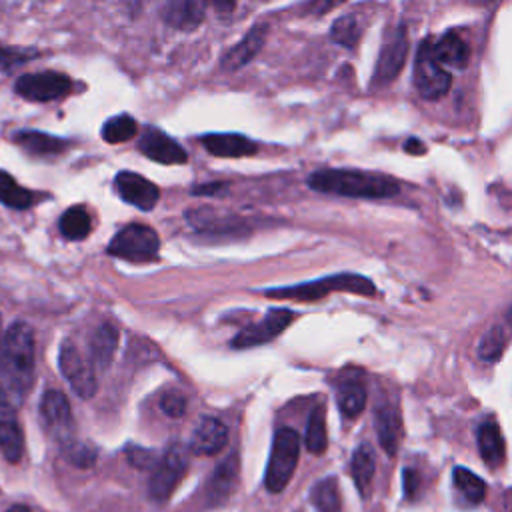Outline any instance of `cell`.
<instances>
[{
  "label": "cell",
  "instance_id": "d6a6232c",
  "mask_svg": "<svg viewBox=\"0 0 512 512\" xmlns=\"http://www.w3.org/2000/svg\"><path fill=\"white\" fill-rule=\"evenodd\" d=\"M138 130V124L132 116L128 114H118L110 120L104 122L102 126V138L108 142V144H120V142H126L130 140Z\"/></svg>",
  "mask_w": 512,
  "mask_h": 512
},
{
  "label": "cell",
  "instance_id": "d4e9b609",
  "mask_svg": "<svg viewBox=\"0 0 512 512\" xmlns=\"http://www.w3.org/2000/svg\"><path fill=\"white\" fill-rule=\"evenodd\" d=\"M374 470H376V458H374L372 448L368 444H360L356 448V452L352 454L350 472H352L354 484H356V488H358V492L362 496H366V492H368V488L372 484Z\"/></svg>",
  "mask_w": 512,
  "mask_h": 512
},
{
  "label": "cell",
  "instance_id": "d590c367",
  "mask_svg": "<svg viewBox=\"0 0 512 512\" xmlns=\"http://www.w3.org/2000/svg\"><path fill=\"white\" fill-rule=\"evenodd\" d=\"M64 454H66V458H68L74 466H80V468L92 466V462L96 460L94 448H90L88 444L76 442V440H68V442L64 444Z\"/></svg>",
  "mask_w": 512,
  "mask_h": 512
},
{
  "label": "cell",
  "instance_id": "f546056e",
  "mask_svg": "<svg viewBox=\"0 0 512 512\" xmlns=\"http://www.w3.org/2000/svg\"><path fill=\"white\" fill-rule=\"evenodd\" d=\"M310 502L314 504L316 512H338L340 510V492H338V480L334 476H328L314 484L310 490Z\"/></svg>",
  "mask_w": 512,
  "mask_h": 512
},
{
  "label": "cell",
  "instance_id": "277c9868",
  "mask_svg": "<svg viewBox=\"0 0 512 512\" xmlns=\"http://www.w3.org/2000/svg\"><path fill=\"white\" fill-rule=\"evenodd\" d=\"M300 456V436L292 428H280L274 434L264 484L270 492H282L296 470Z\"/></svg>",
  "mask_w": 512,
  "mask_h": 512
},
{
  "label": "cell",
  "instance_id": "8d00e7d4",
  "mask_svg": "<svg viewBox=\"0 0 512 512\" xmlns=\"http://www.w3.org/2000/svg\"><path fill=\"white\" fill-rule=\"evenodd\" d=\"M38 52L36 50H20V48H6L0 44V68L4 72L14 70L16 66L24 64L30 58H36Z\"/></svg>",
  "mask_w": 512,
  "mask_h": 512
},
{
  "label": "cell",
  "instance_id": "d6986e66",
  "mask_svg": "<svg viewBox=\"0 0 512 512\" xmlns=\"http://www.w3.org/2000/svg\"><path fill=\"white\" fill-rule=\"evenodd\" d=\"M118 346V330L114 324H100L90 338V366L106 370L114 358Z\"/></svg>",
  "mask_w": 512,
  "mask_h": 512
},
{
  "label": "cell",
  "instance_id": "9a60e30c",
  "mask_svg": "<svg viewBox=\"0 0 512 512\" xmlns=\"http://www.w3.org/2000/svg\"><path fill=\"white\" fill-rule=\"evenodd\" d=\"M0 450L12 464H16L24 454V434L16 418V408L4 398H0Z\"/></svg>",
  "mask_w": 512,
  "mask_h": 512
},
{
  "label": "cell",
  "instance_id": "9c48e42d",
  "mask_svg": "<svg viewBox=\"0 0 512 512\" xmlns=\"http://www.w3.org/2000/svg\"><path fill=\"white\" fill-rule=\"evenodd\" d=\"M16 94H20L26 100L32 102H50L64 98L72 90V80L70 76L54 70L46 72H30L24 74L16 80L14 84Z\"/></svg>",
  "mask_w": 512,
  "mask_h": 512
},
{
  "label": "cell",
  "instance_id": "2e32d148",
  "mask_svg": "<svg viewBox=\"0 0 512 512\" xmlns=\"http://www.w3.org/2000/svg\"><path fill=\"white\" fill-rule=\"evenodd\" d=\"M228 440V430L226 426L212 416H206L198 422V426L192 432L190 438V450L200 456H210L218 454Z\"/></svg>",
  "mask_w": 512,
  "mask_h": 512
},
{
  "label": "cell",
  "instance_id": "74e56055",
  "mask_svg": "<svg viewBox=\"0 0 512 512\" xmlns=\"http://www.w3.org/2000/svg\"><path fill=\"white\" fill-rule=\"evenodd\" d=\"M160 408L164 414L172 416V418H178L184 414L186 410V400L182 394L178 392H166L162 398H160Z\"/></svg>",
  "mask_w": 512,
  "mask_h": 512
},
{
  "label": "cell",
  "instance_id": "83f0119b",
  "mask_svg": "<svg viewBox=\"0 0 512 512\" xmlns=\"http://www.w3.org/2000/svg\"><path fill=\"white\" fill-rule=\"evenodd\" d=\"M90 230H92V220L84 206H70L60 216V232L68 240H82L90 234Z\"/></svg>",
  "mask_w": 512,
  "mask_h": 512
},
{
  "label": "cell",
  "instance_id": "44dd1931",
  "mask_svg": "<svg viewBox=\"0 0 512 512\" xmlns=\"http://www.w3.org/2000/svg\"><path fill=\"white\" fill-rule=\"evenodd\" d=\"M432 54L440 66L446 64L452 68H464L470 60V48L456 32H446L436 44H432Z\"/></svg>",
  "mask_w": 512,
  "mask_h": 512
},
{
  "label": "cell",
  "instance_id": "4fadbf2b",
  "mask_svg": "<svg viewBox=\"0 0 512 512\" xmlns=\"http://www.w3.org/2000/svg\"><path fill=\"white\" fill-rule=\"evenodd\" d=\"M40 414L48 430L66 444L72 434V410L68 398L60 390H48L40 402Z\"/></svg>",
  "mask_w": 512,
  "mask_h": 512
},
{
  "label": "cell",
  "instance_id": "5bb4252c",
  "mask_svg": "<svg viewBox=\"0 0 512 512\" xmlns=\"http://www.w3.org/2000/svg\"><path fill=\"white\" fill-rule=\"evenodd\" d=\"M138 148L144 156L160 164H184L188 158L186 150L176 140H172L168 134L152 126L146 128L140 136Z\"/></svg>",
  "mask_w": 512,
  "mask_h": 512
},
{
  "label": "cell",
  "instance_id": "52a82bcc",
  "mask_svg": "<svg viewBox=\"0 0 512 512\" xmlns=\"http://www.w3.org/2000/svg\"><path fill=\"white\" fill-rule=\"evenodd\" d=\"M406 54H408V34H406V26L400 22L392 30H388L384 36V42L374 66V74H372V86L376 88V86L390 84L400 74Z\"/></svg>",
  "mask_w": 512,
  "mask_h": 512
},
{
  "label": "cell",
  "instance_id": "7a4b0ae2",
  "mask_svg": "<svg viewBox=\"0 0 512 512\" xmlns=\"http://www.w3.org/2000/svg\"><path fill=\"white\" fill-rule=\"evenodd\" d=\"M308 186L322 194H336L348 198H388L398 194L400 190L398 182L390 176L344 168L316 170L310 174Z\"/></svg>",
  "mask_w": 512,
  "mask_h": 512
},
{
  "label": "cell",
  "instance_id": "5b68a950",
  "mask_svg": "<svg viewBox=\"0 0 512 512\" xmlns=\"http://www.w3.org/2000/svg\"><path fill=\"white\" fill-rule=\"evenodd\" d=\"M160 248V238L154 228L146 224H128L120 228L108 244V254L128 262L154 260Z\"/></svg>",
  "mask_w": 512,
  "mask_h": 512
},
{
  "label": "cell",
  "instance_id": "1f68e13d",
  "mask_svg": "<svg viewBox=\"0 0 512 512\" xmlns=\"http://www.w3.org/2000/svg\"><path fill=\"white\" fill-rule=\"evenodd\" d=\"M508 342V332L504 330V326L494 324L478 342V356L486 362H496L500 360L504 348Z\"/></svg>",
  "mask_w": 512,
  "mask_h": 512
},
{
  "label": "cell",
  "instance_id": "f1b7e54d",
  "mask_svg": "<svg viewBox=\"0 0 512 512\" xmlns=\"http://www.w3.org/2000/svg\"><path fill=\"white\" fill-rule=\"evenodd\" d=\"M306 450L312 454H324L328 446V432H326V412L324 406H316L308 418L306 436H304Z\"/></svg>",
  "mask_w": 512,
  "mask_h": 512
},
{
  "label": "cell",
  "instance_id": "e575fe53",
  "mask_svg": "<svg viewBox=\"0 0 512 512\" xmlns=\"http://www.w3.org/2000/svg\"><path fill=\"white\" fill-rule=\"evenodd\" d=\"M330 38L340 44V46H346V48H352L356 46L358 38H360V28H358V22L352 14H346L342 18H338L332 28H330Z\"/></svg>",
  "mask_w": 512,
  "mask_h": 512
},
{
  "label": "cell",
  "instance_id": "7c38bea8",
  "mask_svg": "<svg viewBox=\"0 0 512 512\" xmlns=\"http://www.w3.org/2000/svg\"><path fill=\"white\" fill-rule=\"evenodd\" d=\"M114 186L124 202L140 210H152L160 198L158 186L136 172H128V170L118 172L114 178Z\"/></svg>",
  "mask_w": 512,
  "mask_h": 512
},
{
  "label": "cell",
  "instance_id": "cb8c5ba5",
  "mask_svg": "<svg viewBox=\"0 0 512 512\" xmlns=\"http://www.w3.org/2000/svg\"><path fill=\"white\" fill-rule=\"evenodd\" d=\"M476 440H478L480 456L488 466H500L504 462L506 446H504V438L498 424L494 422L482 424L476 432Z\"/></svg>",
  "mask_w": 512,
  "mask_h": 512
},
{
  "label": "cell",
  "instance_id": "ba28073f",
  "mask_svg": "<svg viewBox=\"0 0 512 512\" xmlns=\"http://www.w3.org/2000/svg\"><path fill=\"white\" fill-rule=\"evenodd\" d=\"M58 366L62 376L68 380V384L72 386V390L88 400L96 394V376H94V368L90 366V362L80 354V350L76 348V344L72 340H64L60 344V352H58Z\"/></svg>",
  "mask_w": 512,
  "mask_h": 512
},
{
  "label": "cell",
  "instance_id": "30bf717a",
  "mask_svg": "<svg viewBox=\"0 0 512 512\" xmlns=\"http://www.w3.org/2000/svg\"><path fill=\"white\" fill-rule=\"evenodd\" d=\"M188 468V456L182 446H172L160 462L154 466L152 478H150V496L156 502H164L170 498L178 482L184 478Z\"/></svg>",
  "mask_w": 512,
  "mask_h": 512
},
{
  "label": "cell",
  "instance_id": "4dcf8cb0",
  "mask_svg": "<svg viewBox=\"0 0 512 512\" xmlns=\"http://www.w3.org/2000/svg\"><path fill=\"white\" fill-rule=\"evenodd\" d=\"M454 484L458 488V492L472 504H478L484 500L486 494V484L480 476H476L472 470L468 468H454Z\"/></svg>",
  "mask_w": 512,
  "mask_h": 512
},
{
  "label": "cell",
  "instance_id": "484cf974",
  "mask_svg": "<svg viewBox=\"0 0 512 512\" xmlns=\"http://www.w3.org/2000/svg\"><path fill=\"white\" fill-rule=\"evenodd\" d=\"M238 480V456L236 452H232L214 472L212 480H210V488L208 494L214 500H226L228 494L234 490Z\"/></svg>",
  "mask_w": 512,
  "mask_h": 512
},
{
  "label": "cell",
  "instance_id": "7bdbcfd3",
  "mask_svg": "<svg viewBox=\"0 0 512 512\" xmlns=\"http://www.w3.org/2000/svg\"><path fill=\"white\" fill-rule=\"evenodd\" d=\"M0 324H2V320H0Z\"/></svg>",
  "mask_w": 512,
  "mask_h": 512
},
{
  "label": "cell",
  "instance_id": "4316f807",
  "mask_svg": "<svg viewBox=\"0 0 512 512\" xmlns=\"http://www.w3.org/2000/svg\"><path fill=\"white\" fill-rule=\"evenodd\" d=\"M0 202L14 210H26L36 202L32 190L20 186L8 172L0 170Z\"/></svg>",
  "mask_w": 512,
  "mask_h": 512
},
{
  "label": "cell",
  "instance_id": "e0dca14e",
  "mask_svg": "<svg viewBox=\"0 0 512 512\" xmlns=\"http://www.w3.org/2000/svg\"><path fill=\"white\" fill-rule=\"evenodd\" d=\"M266 30H268L266 24L252 26L248 30V34L222 56V68L228 72H234V70L246 66L260 52V48L266 40Z\"/></svg>",
  "mask_w": 512,
  "mask_h": 512
},
{
  "label": "cell",
  "instance_id": "8992f818",
  "mask_svg": "<svg viewBox=\"0 0 512 512\" xmlns=\"http://www.w3.org/2000/svg\"><path fill=\"white\" fill-rule=\"evenodd\" d=\"M450 74L436 62L432 54V40H422L414 62V88L426 100H438L450 90Z\"/></svg>",
  "mask_w": 512,
  "mask_h": 512
},
{
  "label": "cell",
  "instance_id": "ac0fdd59",
  "mask_svg": "<svg viewBox=\"0 0 512 512\" xmlns=\"http://www.w3.org/2000/svg\"><path fill=\"white\" fill-rule=\"evenodd\" d=\"M202 144L212 156L220 158H242L258 150V146L242 134H208L202 136Z\"/></svg>",
  "mask_w": 512,
  "mask_h": 512
},
{
  "label": "cell",
  "instance_id": "7402d4cb",
  "mask_svg": "<svg viewBox=\"0 0 512 512\" xmlns=\"http://www.w3.org/2000/svg\"><path fill=\"white\" fill-rule=\"evenodd\" d=\"M12 140L22 146L26 152L34 154V156H52V154H60L62 150H66L68 142L38 130H20L16 134H12Z\"/></svg>",
  "mask_w": 512,
  "mask_h": 512
},
{
  "label": "cell",
  "instance_id": "6da1fadb",
  "mask_svg": "<svg viewBox=\"0 0 512 512\" xmlns=\"http://www.w3.org/2000/svg\"><path fill=\"white\" fill-rule=\"evenodd\" d=\"M34 382V330L14 322L0 340V398L18 406Z\"/></svg>",
  "mask_w": 512,
  "mask_h": 512
},
{
  "label": "cell",
  "instance_id": "f35d334b",
  "mask_svg": "<svg viewBox=\"0 0 512 512\" xmlns=\"http://www.w3.org/2000/svg\"><path fill=\"white\" fill-rule=\"evenodd\" d=\"M126 458L132 466H136L140 470L154 466V454L150 450H144V448H138V446H128L126 448Z\"/></svg>",
  "mask_w": 512,
  "mask_h": 512
},
{
  "label": "cell",
  "instance_id": "60d3db41",
  "mask_svg": "<svg viewBox=\"0 0 512 512\" xmlns=\"http://www.w3.org/2000/svg\"><path fill=\"white\" fill-rule=\"evenodd\" d=\"M404 148H406V152H410V154H424V152H426V146H424L420 140H416V138H410Z\"/></svg>",
  "mask_w": 512,
  "mask_h": 512
},
{
  "label": "cell",
  "instance_id": "603a6c76",
  "mask_svg": "<svg viewBox=\"0 0 512 512\" xmlns=\"http://www.w3.org/2000/svg\"><path fill=\"white\" fill-rule=\"evenodd\" d=\"M164 20L178 30H194L204 20V4L194 0L170 2L164 10Z\"/></svg>",
  "mask_w": 512,
  "mask_h": 512
},
{
  "label": "cell",
  "instance_id": "8fae6325",
  "mask_svg": "<svg viewBox=\"0 0 512 512\" xmlns=\"http://www.w3.org/2000/svg\"><path fill=\"white\" fill-rule=\"evenodd\" d=\"M292 318H296V312L288 310V308H274L270 310L262 322L258 324H250L244 330H240L234 340L232 346L234 348H250V346H260L272 338H276L282 330H286L292 324Z\"/></svg>",
  "mask_w": 512,
  "mask_h": 512
},
{
  "label": "cell",
  "instance_id": "ffe728a7",
  "mask_svg": "<svg viewBox=\"0 0 512 512\" xmlns=\"http://www.w3.org/2000/svg\"><path fill=\"white\" fill-rule=\"evenodd\" d=\"M376 434L380 440V446L386 450L388 456H394L400 444L402 436V420L400 412L394 406H380L376 410Z\"/></svg>",
  "mask_w": 512,
  "mask_h": 512
},
{
  "label": "cell",
  "instance_id": "ab89813d",
  "mask_svg": "<svg viewBox=\"0 0 512 512\" xmlns=\"http://www.w3.org/2000/svg\"><path fill=\"white\" fill-rule=\"evenodd\" d=\"M418 486H420L418 474H416L412 468H406V470H404V490H406V496H408V498H416Z\"/></svg>",
  "mask_w": 512,
  "mask_h": 512
},
{
  "label": "cell",
  "instance_id": "836d02e7",
  "mask_svg": "<svg viewBox=\"0 0 512 512\" xmlns=\"http://www.w3.org/2000/svg\"><path fill=\"white\" fill-rule=\"evenodd\" d=\"M338 404L342 414H346L348 418L358 416L364 406H366V390L360 382H346L340 390H338Z\"/></svg>",
  "mask_w": 512,
  "mask_h": 512
},
{
  "label": "cell",
  "instance_id": "3957f363",
  "mask_svg": "<svg viewBox=\"0 0 512 512\" xmlns=\"http://www.w3.org/2000/svg\"><path fill=\"white\" fill-rule=\"evenodd\" d=\"M330 292H352L360 296H374L376 286L370 278L362 274H352V272H342V274H332L322 280H312L296 286H282V288H272L264 290V296L268 298H278V300H304V302H316Z\"/></svg>",
  "mask_w": 512,
  "mask_h": 512
},
{
  "label": "cell",
  "instance_id": "b9f144b4",
  "mask_svg": "<svg viewBox=\"0 0 512 512\" xmlns=\"http://www.w3.org/2000/svg\"><path fill=\"white\" fill-rule=\"evenodd\" d=\"M6 512H30L26 506H22V504H16V506H12V508H8Z\"/></svg>",
  "mask_w": 512,
  "mask_h": 512
}]
</instances>
